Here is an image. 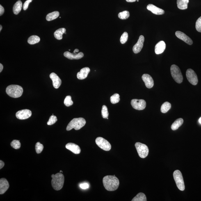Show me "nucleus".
<instances>
[{
    "label": "nucleus",
    "instance_id": "nucleus-4",
    "mask_svg": "<svg viewBox=\"0 0 201 201\" xmlns=\"http://www.w3.org/2000/svg\"><path fill=\"white\" fill-rule=\"evenodd\" d=\"M86 123V121L84 118L80 117L74 118L69 122L66 127V130L69 131L73 129L77 131L81 129Z\"/></svg>",
    "mask_w": 201,
    "mask_h": 201
},
{
    "label": "nucleus",
    "instance_id": "nucleus-18",
    "mask_svg": "<svg viewBox=\"0 0 201 201\" xmlns=\"http://www.w3.org/2000/svg\"><path fill=\"white\" fill-rule=\"evenodd\" d=\"M9 187V184L6 179L2 178L0 179V194L3 195L5 193Z\"/></svg>",
    "mask_w": 201,
    "mask_h": 201
},
{
    "label": "nucleus",
    "instance_id": "nucleus-19",
    "mask_svg": "<svg viewBox=\"0 0 201 201\" xmlns=\"http://www.w3.org/2000/svg\"><path fill=\"white\" fill-rule=\"evenodd\" d=\"M147 10L156 15H163L165 13L164 10L155 6L153 4H149L147 6Z\"/></svg>",
    "mask_w": 201,
    "mask_h": 201
},
{
    "label": "nucleus",
    "instance_id": "nucleus-17",
    "mask_svg": "<svg viewBox=\"0 0 201 201\" xmlns=\"http://www.w3.org/2000/svg\"><path fill=\"white\" fill-rule=\"evenodd\" d=\"M66 148L75 154H79L81 153V149L79 146L72 143H69L66 145Z\"/></svg>",
    "mask_w": 201,
    "mask_h": 201
},
{
    "label": "nucleus",
    "instance_id": "nucleus-14",
    "mask_svg": "<svg viewBox=\"0 0 201 201\" xmlns=\"http://www.w3.org/2000/svg\"><path fill=\"white\" fill-rule=\"evenodd\" d=\"M175 35L178 38L183 41L189 44V45H191L193 43V41L191 39L182 32L180 31H176L175 32Z\"/></svg>",
    "mask_w": 201,
    "mask_h": 201
},
{
    "label": "nucleus",
    "instance_id": "nucleus-3",
    "mask_svg": "<svg viewBox=\"0 0 201 201\" xmlns=\"http://www.w3.org/2000/svg\"><path fill=\"white\" fill-rule=\"evenodd\" d=\"M6 92L10 97L14 98H18L22 96L23 89L22 87L19 85H11L7 87Z\"/></svg>",
    "mask_w": 201,
    "mask_h": 201
},
{
    "label": "nucleus",
    "instance_id": "nucleus-46",
    "mask_svg": "<svg viewBox=\"0 0 201 201\" xmlns=\"http://www.w3.org/2000/svg\"><path fill=\"white\" fill-rule=\"evenodd\" d=\"M199 123L201 124V117L199 119Z\"/></svg>",
    "mask_w": 201,
    "mask_h": 201
},
{
    "label": "nucleus",
    "instance_id": "nucleus-15",
    "mask_svg": "<svg viewBox=\"0 0 201 201\" xmlns=\"http://www.w3.org/2000/svg\"><path fill=\"white\" fill-rule=\"evenodd\" d=\"M64 56L65 57L68 58L69 59L78 60L82 58L84 56V54H83L82 52H79L78 54H76L75 53H71L69 52V51H66L64 53Z\"/></svg>",
    "mask_w": 201,
    "mask_h": 201
},
{
    "label": "nucleus",
    "instance_id": "nucleus-12",
    "mask_svg": "<svg viewBox=\"0 0 201 201\" xmlns=\"http://www.w3.org/2000/svg\"><path fill=\"white\" fill-rule=\"evenodd\" d=\"M145 38L143 35H140L138 41L133 48V51L135 54H138L141 51L143 47Z\"/></svg>",
    "mask_w": 201,
    "mask_h": 201
},
{
    "label": "nucleus",
    "instance_id": "nucleus-9",
    "mask_svg": "<svg viewBox=\"0 0 201 201\" xmlns=\"http://www.w3.org/2000/svg\"><path fill=\"white\" fill-rule=\"evenodd\" d=\"M186 75L188 81L191 84L196 85L198 83V78L196 73L192 69H189L186 71Z\"/></svg>",
    "mask_w": 201,
    "mask_h": 201
},
{
    "label": "nucleus",
    "instance_id": "nucleus-41",
    "mask_svg": "<svg viewBox=\"0 0 201 201\" xmlns=\"http://www.w3.org/2000/svg\"><path fill=\"white\" fill-rule=\"evenodd\" d=\"M5 10L3 7L1 5H0V16H2L4 13Z\"/></svg>",
    "mask_w": 201,
    "mask_h": 201
},
{
    "label": "nucleus",
    "instance_id": "nucleus-29",
    "mask_svg": "<svg viewBox=\"0 0 201 201\" xmlns=\"http://www.w3.org/2000/svg\"><path fill=\"white\" fill-rule=\"evenodd\" d=\"M171 106V104L170 103L168 102L164 103L161 106V112L163 113H167L170 109Z\"/></svg>",
    "mask_w": 201,
    "mask_h": 201
},
{
    "label": "nucleus",
    "instance_id": "nucleus-13",
    "mask_svg": "<svg viewBox=\"0 0 201 201\" xmlns=\"http://www.w3.org/2000/svg\"><path fill=\"white\" fill-rule=\"evenodd\" d=\"M142 79L147 88H151L153 87L154 80L150 75L147 74H144L142 76Z\"/></svg>",
    "mask_w": 201,
    "mask_h": 201
},
{
    "label": "nucleus",
    "instance_id": "nucleus-16",
    "mask_svg": "<svg viewBox=\"0 0 201 201\" xmlns=\"http://www.w3.org/2000/svg\"><path fill=\"white\" fill-rule=\"evenodd\" d=\"M50 77L53 81V86L56 89H58L62 84V81L60 78L54 73H52Z\"/></svg>",
    "mask_w": 201,
    "mask_h": 201
},
{
    "label": "nucleus",
    "instance_id": "nucleus-48",
    "mask_svg": "<svg viewBox=\"0 0 201 201\" xmlns=\"http://www.w3.org/2000/svg\"><path fill=\"white\" fill-rule=\"evenodd\" d=\"M60 172H63L62 171H60Z\"/></svg>",
    "mask_w": 201,
    "mask_h": 201
},
{
    "label": "nucleus",
    "instance_id": "nucleus-6",
    "mask_svg": "<svg viewBox=\"0 0 201 201\" xmlns=\"http://www.w3.org/2000/svg\"><path fill=\"white\" fill-rule=\"evenodd\" d=\"M173 177L178 188L181 191H184L185 188L182 174L179 170L174 172Z\"/></svg>",
    "mask_w": 201,
    "mask_h": 201
},
{
    "label": "nucleus",
    "instance_id": "nucleus-40",
    "mask_svg": "<svg viewBox=\"0 0 201 201\" xmlns=\"http://www.w3.org/2000/svg\"><path fill=\"white\" fill-rule=\"evenodd\" d=\"M80 187L83 189H86L89 187V185L88 183H84L80 185Z\"/></svg>",
    "mask_w": 201,
    "mask_h": 201
},
{
    "label": "nucleus",
    "instance_id": "nucleus-10",
    "mask_svg": "<svg viewBox=\"0 0 201 201\" xmlns=\"http://www.w3.org/2000/svg\"><path fill=\"white\" fill-rule=\"evenodd\" d=\"M131 104L133 108L138 110H143L146 107V102L143 99H133L131 101Z\"/></svg>",
    "mask_w": 201,
    "mask_h": 201
},
{
    "label": "nucleus",
    "instance_id": "nucleus-21",
    "mask_svg": "<svg viewBox=\"0 0 201 201\" xmlns=\"http://www.w3.org/2000/svg\"><path fill=\"white\" fill-rule=\"evenodd\" d=\"M166 48V44L164 42L162 41L156 44L155 47V52L156 54H159L162 53Z\"/></svg>",
    "mask_w": 201,
    "mask_h": 201
},
{
    "label": "nucleus",
    "instance_id": "nucleus-30",
    "mask_svg": "<svg viewBox=\"0 0 201 201\" xmlns=\"http://www.w3.org/2000/svg\"><path fill=\"white\" fill-rule=\"evenodd\" d=\"M129 12L127 10L120 12L118 14V17L121 19H127L129 17Z\"/></svg>",
    "mask_w": 201,
    "mask_h": 201
},
{
    "label": "nucleus",
    "instance_id": "nucleus-5",
    "mask_svg": "<svg viewBox=\"0 0 201 201\" xmlns=\"http://www.w3.org/2000/svg\"><path fill=\"white\" fill-rule=\"evenodd\" d=\"M172 78L177 83H181L183 81V76L180 69L177 66L172 65L170 68Z\"/></svg>",
    "mask_w": 201,
    "mask_h": 201
},
{
    "label": "nucleus",
    "instance_id": "nucleus-37",
    "mask_svg": "<svg viewBox=\"0 0 201 201\" xmlns=\"http://www.w3.org/2000/svg\"><path fill=\"white\" fill-rule=\"evenodd\" d=\"M58 119L56 116H54V115H51V116L50 117L49 121L47 123V125H53V124L56 123Z\"/></svg>",
    "mask_w": 201,
    "mask_h": 201
},
{
    "label": "nucleus",
    "instance_id": "nucleus-42",
    "mask_svg": "<svg viewBox=\"0 0 201 201\" xmlns=\"http://www.w3.org/2000/svg\"><path fill=\"white\" fill-rule=\"evenodd\" d=\"M5 163L3 162L2 160L0 161V169H1L2 168H3V167L4 166Z\"/></svg>",
    "mask_w": 201,
    "mask_h": 201
},
{
    "label": "nucleus",
    "instance_id": "nucleus-23",
    "mask_svg": "<svg viewBox=\"0 0 201 201\" xmlns=\"http://www.w3.org/2000/svg\"><path fill=\"white\" fill-rule=\"evenodd\" d=\"M66 30L65 28H60L56 31H55L54 33V36L55 38L58 40H62L63 38V34H66Z\"/></svg>",
    "mask_w": 201,
    "mask_h": 201
},
{
    "label": "nucleus",
    "instance_id": "nucleus-24",
    "mask_svg": "<svg viewBox=\"0 0 201 201\" xmlns=\"http://www.w3.org/2000/svg\"><path fill=\"white\" fill-rule=\"evenodd\" d=\"M22 6V2L18 1L14 4L13 8L14 13L15 15H17L21 11Z\"/></svg>",
    "mask_w": 201,
    "mask_h": 201
},
{
    "label": "nucleus",
    "instance_id": "nucleus-2",
    "mask_svg": "<svg viewBox=\"0 0 201 201\" xmlns=\"http://www.w3.org/2000/svg\"><path fill=\"white\" fill-rule=\"evenodd\" d=\"M51 177L52 178L51 185L54 189L58 191L62 189L65 181V177L63 174L59 172L55 175L52 174Z\"/></svg>",
    "mask_w": 201,
    "mask_h": 201
},
{
    "label": "nucleus",
    "instance_id": "nucleus-45",
    "mask_svg": "<svg viewBox=\"0 0 201 201\" xmlns=\"http://www.w3.org/2000/svg\"><path fill=\"white\" fill-rule=\"evenodd\" d=\"M79 50H78V49H75V50H74V53H77L79 52Z\"/></svg>",
    "mask_w": 201,
    "mask_h": 201
},
{
    "label": "nucleus",
    "instance_id": "nucleus-28",
    "mask_svg": "<svg viewBox=\"0 0 201 201\" xmlns=\"http://www.w3.org/2000/svg\"><path fill=\"white\" fill-rule=\"evenodd\" d=\"M132 201H147V197L144 193H140L133 198Z\"/></svg>",
    "mask_w": 201,
    "mask_h": 201
},
{
    "label": "nucleus",
    "instance_id": "nucleus-31",
    "mask_svg": "<svg viewBox=\"0 0 201 201\" xmlns=\"http://www.w3.org/2000/svg\"><path fill=\"white\" fill-rule=\"evenodd\" d=\"M120 100V95L118 94H115L110 97V101H111V103L113 104L118 103Z\"/></svg>",
    "mask_w": 201,
    "mask_h": 201
},
{
    "label": "nucleus",
    "instance_id": "nucleus-8",
    "mask_svg": "<svg viewBox=\"0 0 201 201\" xmlns=\"http://www.w3.org/2000/svg\"><path fill=\"white\" fill-rule=\"evenodd\" d=\"M96 144L103 150L108 151L111 150V145L107 140L102 137H98L95 140Z\"/></svg>",
    "mask_w": 201,
    "mask_h": 201
},
{
    "label": "nucleus",
    "instance_id": "nucleus-43",
    "mask_svg": "<svg viewBox=\"0 0 201 201\" xmlns=\"http://www.w3.org/2000/svg\"><path fill=\"white\" fill-rule=\"evenodd\" d=\"M3 66L1 63L0 64V72H1L3 69Z\"/></svg>",
    "mask_w": 201,
    "mask_h": 201
},
{
    "label": "nucleus",
    "instance_id": "nucleus-38",
    "mask_svg": "<svg viewBox=\"0 0 201 201\" xmlns=\"http://www.w3.org/2000/svg\"><path fill=\"white\" fill-rule=\"evenodd\" d=\"M195 28L197 31L201 33V17L196 21L195 23Z\"/></svg>",
    "mask_w": 201,
    "mask_h": 201
},
{
    "label": "nucleus",
    "instance_id": "nucleus-35",
    "mask_svg": "<svg viewBox=\"0 0 201 201\" xmlns=\"http://www.w3.org/2000/svg\"><path fill=\"white\" fill-rule=\"evenodd\" d=\"M102 117L103 118L108 119V108L105 105L103 106L102 111H101Z\"/></svg>",
    "mask_w": 201,
    "mask_h": 201
},
{
    "label": "nucleus",
    "instance_id": "nucleus-39",
    "mask_svg": "<svg viewBox=\"0 0 201 201\" xmlns=\"http://www.w3.org/2000/svg\"><path fill=\"white\" fill-rule=\"evenodd\" d=\"M32 1H33V0H27V1H26L25 2L24 5H23V10H27L28 8V6H29L30 3Z\"/></svg>",
    "mask_w": 201,
    "mask_h": 201
},
{
    "label": "nucleus",
    "instance_id": "nucleus-47",
    "mask_svg": "<svg viewBox=\"0 0 201 201\" xmlns=\"http://www.w3.org/2000/svg\"><path fill=\"white\" fill-rule=\"evenodd\" d=\"M2 26L1 25H0V31H1L2 29Z\"/></svg>",
    "mask_w": 201,
    "mask_h": 201
},
{
    "label": "nucleus",
    "instance_id": "nucleus-26",
    "mask_svg": "<svg viewBox=\"0 0 201 201\" xmlns=\"http://www.w3.org/2000/svg\"><path fill=\"white\" fill-rule=\"evenodd\" d=\"M59 16V12L58 11H54L48 14L46 16V20L51 21L58 18Z\"/></svg>",
    "mask_w": 201,
    "mask_h": 201
},
{
    "label": "nucleus",
    "instance_id": "nucleus-32",
    "mask_svg": "<svg viewBox=\"0 0 201 201\" xmlns=\"http://www.w3.org/2000/svg\"><path fill=\"white\" fill-rule=\"evenodd\" d=\"M64 104L67 107H69L72 105L74 104L72 100V97L70 95L66 96L64 101Z\"/></svg>",
    "mask_w": 201,
    "mask_h": 201
},
{
    "label": "nucleus",
    "instance_id": "nucleus-34",
    "mask_svg": "<svg viewBox=\"0 0 201 201\" xmlns=\"http://www.w3.org/2000/svg\"><path fill=\"white\" fill-rule=\"evenodd\" d=\"M43 145L40 142H37L36 144H35V149L37 154H39L41 153L42 150H43Z\"/></svg>",
    "mask_w": 201,
    "mask_h": 201
},
{
    "label": "nucleus",
    "instance_id": "nucleus-22",
    "mask_svg": "<svg viewBox=\"0 0 201 201\" xmlns=\"http://www.w3.org/2000/svg\"><path fill=\"white\" fill-rule=\"evenodd\" d=\"M188 2H189V0H177L178 8L181 10L187 9L188 8Z\"/></svg>",
    "mask_w": 201,
    "mask_h": 201
},
{
    "label": "nucleus",
    "instance_id": "nucleus-11",
    "mask_svg": "<svg viewBox=\"0 0 201 201\" xmlns=\"http://www.w3.org/2000/svg\"><path fill=\"white\" fill-rule=\"evenodd\" d=\"M31 115V111L28 109L21 110L16 113V117L19 120H25L30 118Z\"/></svg>",
    "mask_w": 201,
    "mask_h": 201
},
{
    "label": "nucleus",
    "instance_id": "nucleus-1",
    "mask_svg": "<svg viewBox=\"0 0 201 201\" xmlns=\"http://www.w3.org/2000/svg\"><path fill=\"white\" fill-rule=\"evenodd\" d=\"M103 184L107 191H114L118 188L120 182L115 176L107 175L103 178Z\"/></svg>",
    "mask_w": 201,
    "mask_h": 201
},
{
    "label": "nucleus",
    "instance_id": "nucleus-33",
    "mask_svg": "<svg viewBox=\"0 0 201 201\" xmlns=\"http://www.w3.org/2000/svg\"><path fill=\"white\" fill-rule=\"evenodd\" d=\"M10 145L13 148L18 149L20 148L21 144L19 140H14L10 143Z\"/></svg>",
    "mask_w": 201,
    "mask_h": 201
},
{
    "label": "nucleus",
    "instance_id": "nucleus-44",
    "mask_svg": "<svg viewBox=\"0 0 201 201\" xmlns=\"http://www.w3.org/2000/svg\"><path fill=\"white\" fill-rule=\"evenodd\" d=\"M137 0H126V1L128 2H135Z\"/></svg>",
    "mask_w": 201,
    "mask_h": 201
},
{
    "label": "nucleus",
    "instance_id": "nucleus-20",
    "mask_svg": "<svg viewBox=\"0 0 201 201\" xmlns=\"http://www.w3.org/2000/svg\"><path fill=\"white\" fill-rule=\"evenodd\" d=\"M90 71V69L88 67H85L81 69L77 74L78 79L83 80L86 78Z\"/></svg>",
    "mask_w": 201,
    "mask_h": 201
},
{
    "label": "nucleus",
    "instance_id": "nucleus-36",
    "mask_svg": "<svg viewBox=\"0 0 201 201\" xmlns=\"http://www.w3.org/2000/svg\"><path fill=\"white\" fill-rule=\"evenodd\" d=\"M128 38V34L127 32H125L123 33L120 37V42L121 43L124 44L127 42Z\"/></svg>",
    "mask_w": 201,
    "mask_h": 201
},
{
    "label": "nucleus",
    "instance_id": "nucleus-27",
    "mask_svg": "<svg viewBox=\"0 0 201 201\" xmlns=\"http://www.w3.org/2000/svg\"><path fill=\"white\" fill-rule=\"evenodd\" d=\"M40 37L37 35H32L28 39V43L30 44H34L38 43L40 42Z\"/></svg>",
    "mask_w": 201,
    "mask_h": 201
},
{
    "label": "nucleus",
    "instance_id": "nucleus-7",
    "mask_svg": "<svg viewBox=\"0 0 201 201\" xmlns=\"http://www.w3.org/2000/svg\"><path fill=\"white\" fill-rule=\"evenodd\" d=\"M135 147L140 158H145L148 155L149 152L148 147L145 144L136 142L135 144Z\"/></svg>",
    "mask_w": 201,
    "mask_h": 201
},
{
    "label": "nucleus",
    "instance_id": "nucleus-25",
    "mask_svg": "<svg viewBox=\"0 0 201 201\" xmlns=\"http://www.w3.org/2000/svg\"><path fill=\"white\" fill-rule=\"evenodd\" d=\"M184 120L182 118H179L176 120L172 124L171 128L172 130L175 131L179 129L182 125Z\"/></svg>",
    "mask_w": 201,
    "mask_h": 201
}]
</instances>
